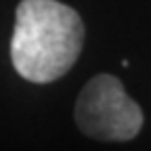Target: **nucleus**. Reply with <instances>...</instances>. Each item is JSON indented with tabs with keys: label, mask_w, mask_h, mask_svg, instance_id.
Masks as SVG:
<instances>
[{
	"label": "nucleus",
	"mask_w": 151,
	"mask_h": 151,
	"mask_svg": "<svg viewBox=\"0 0 151 151\" xmlns=\"http://www.w3.org/2000/svg\"><path fill=\"white\" fill-rule=\"evenodd\" d=\"M84 25L71 6L57 0H21L11 40V61L21 78L46 84L78 61Z\"/></svg>",
	"instance_id": "1"
},
{
	"label": "nucleus",
	"mask_w": 151,
	"mask_h": 151,
	"mask_svg": "<svg viewBox=\"0 0 151 151\" xmlns=\"http://www.w3.org/2000/svg\"><path fill=\"white\" fill-rule=\"evenodd\" d=\"M76 124L90 139L130 141L143 126V111L116 76L101 73L82 88L76 101Z\"/></svg>",
	"instance_id": "2"
}]
</instances>
